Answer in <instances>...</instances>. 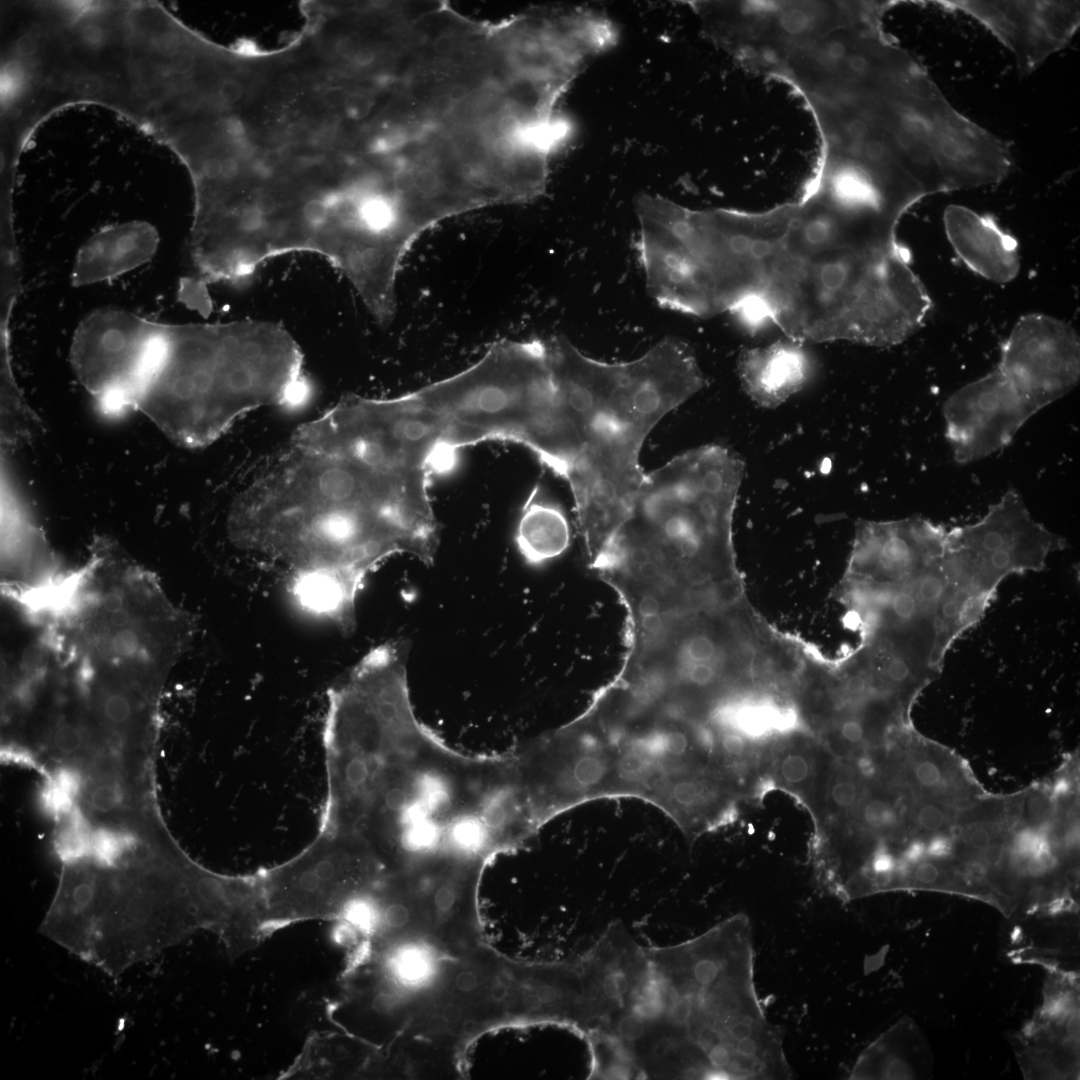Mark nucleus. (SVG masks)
<instances>
[{
	"label": "nucleus",
	"mask_w": 1080,
	"mask_h": 1080,
	"mask_svg": "<svg viewBox=\"0 0 1080 1080\" xmlns=\"http://www.w3.org/2000/svg\"><path fill=\"white\" fill-rule=\"evenodd\" d=\"M429 485L290 440L236 496L228 536L286 565L287 591L303 611L352 632L358 596L381 563L407 554L433 564L439 530Z\"/></svg>",
	"instance_id": "1"
},
{
	"label": "nucleus",
	"mask_w": 1080,
	"mask_h": 1080,
	"mask_svg": "<svg viewBox=\"0 0 1080 1080\" xmlns=\"http://www.w3.org/2000/svg\"><path fill=\"white\" fill-rule=\"evenodd\" d=\"M646 953L661 1011L645 1029V1067L673 1078H792L782 1033L767 1019L756 990L747 916L735 915L694 939Z\"/></svg>",
	"instance_id": "2"
},
{
	"label": "nucleus",
	"mask_w": 1080,
	"mask_h": 1080,
	"mask_svg": "<svg viewBox=\"0 0 1080 1080\" xmlns=\"http://www.w3.org/2000/svg\"><path fill=\"white\" fill-rule=\"evenodd\" d=\"M565 431L569 484L584 548L601 547L626 516L646 473L652 429L682 405L680 390L644 358L604 362L565 336L545 339Z\"/></svg>",
	"instance_id": "3"
},
{
	"label": "nucleus",
	"mask_w": 1080,
	"mask_h": 1080,
	"mask_svg": "<svg viewBox=\"0 0 1080 1080\" xmlns=\"http://www.w3.org/2000/svg\"><path fill=\"white\" fill-rule=\"evenodd\" d=\"M307 394L301 349L279 324L163 323L136 409L175 443L199 448L251 412L293 406Z\"/></svg>",
	"instance_id": "4"
},
{
	"label": "nucleus",
	"mask_w": 1080,
	"mask_h": 1080,
	"mask_svg": "<svg viewBox=\"0 0 1080 1080\" xmlns=\"http://www.w3.org/2000/svg\"><path fill=\"white\" fill-rule=\"evenodd\" d=\"M745 474L730 448L707 444L646 473L622 522L590 563L613 586L683 591L731 572V521Z\"/></svg>",
	"instance_id": "5"
},
{
	"label": "nucleus",
	"mask_w": 1080,
	"mask_h": 1080,
	"mask_svg": "<svg viewBox=\"0 0 1080 1080\" xmlns=\"http://www.w3.org/2000/svg\"><path fill=\"white\" fill-rule=\"evenodd\" d=\"M69 580L54 614L67 660L88 676L158 686L192 639V617L108 541Z\"/></svg>",
	"instance_id": "6"
},
{
	"label": "nucleus",
	"mask_w": 1080,
	"mask_h": 1080,
	"mask_svg": "<svg viewBox=\"0 0 1080 1080\" xmlns=\"http://www.w3.org/2000/svg\"><path fill=\"white\" fill-rule=\"evenodd\" d=\"M443 421L449 446L503 440L541 461L554 447L557 389L545 340H500L470 367L413 391Z\"/></svg>",
	"instance_id": "7"
},
{
	"label": "nucleus",
	"mask_w": 1080,
	"mask_h": 1080,
	"mask_svg": "<svg viewBox=\"0 0 1080 1080\" xmlns=\"http://www.w3.org/2000/svg\"><path fill=\"white\" fill-rule=\"evenodd\" d=\"M638 253L649 295L663 308L709 317L740 303L731 209L693 210L668 198L636 200Z\"/></svg>",
	"instance_id": "8"
},
{
	"label": "nucleus",
	"mask_w": 1080,
	"mask_h": 1080,
	"mask_svg": "<svg viewBox=\"0 0 1080 1080\" xmlns=\"http://www.w3.org/2000/svg\"><path fill=\"white\" fill-rule=\"evenodd\" d=\"M291 440L407 477L431 478L450 469L456 455L441 418L413 392L393 398L345 396L301 425Z\"/></svg>",
	"instance_id": "9"
},
{
	"label": "nucleus",
	"mask_w": 1080,
	"mask_h": 1080,
	"mask_svg": "<svg viewBox=\"0 0 1080 1080\" xmlns=\"http://www.w3.org/2000/svg\"><path fill=\"white\" fill-rule=\"evenodd\" d=\"M268 934L308 920H336L387 871L360 838L326 829L292 859L259 873Z\"/></svg>",
	"instance_id": "10"
},
{
	"label": "nucleus",
	"mask_w": 1080,
	"mask_h": 1080,
	"mask_svg": "<svg viewBox=\"0 0 1080 1080\" xmlns=\"http://www.w3.org/2000/svg\"><path fill=\"white\" fill-rule=\"evenodd\" d=\"M519 787L538 830L582 804L623 798L616 751L584 712L512 755Z\"/></svg>",
	"instance_id": "11"
},
{
	"label": "nucleus",
	"mask_w": 1080,
	"mask_h": 1080,
	"mask_svg": "<svg viewBox=\"0 0 1080 1080\" xmlns=\"http://www.w3.org/2000/svg\"><path fill=\"white\" fill-rule=\"evenodd\" d=\"M163 323L120 308H99L76 327L71 367L101 413L136 409L160 348Z\"/></svg>",
	"instance_id": "12"
},
{
	"label": "nucleus",
	"mask_w": 1080,
	"mask_h": 1080,
	"mask_svg": "<svg viewBox=\"0 0 1080 1080\" xmlns=\"http://www.w3.org/2000/svg\"><path fill=\"white\" fill-rule=\"evenodd\" d=\"M1066 540L1033 519L1020 493L1009 487L978 522L947 530L943 562L950 574L992 599L1011 574L1038 572Z\"/></svg>",
	"instance_id": "13"
},
{
	"label": "nucleus",
	"mask_w": 1080,
	"mask_h": 1080,
	"mask_svg": "<svg viewBox=\"0 0 1080 1080\" xmlns=\"http://www.w3.org/2000/svg\"><path fill=\"white\" fill-rule=\"evenodd\" d=\"M1038 412L1080 377V342L1069 324L1040 313L1022 316L1001 348L997 367Z\"/></svg>",
	"instance_id": "14"
},
{
	"label": "nucleus",
	"mask_w": 1080,
	"mask_h": 1080,
	"mask_svg": "<svg viewBox=\"0 0 1080 1080\" xmlns=\"http://www.w3.org/2000/svg\"><path fill=\"white\" fill-rule=\"evenodd\" d=\"M960 12L987 29L1012 54L1021 77L1064 49L1080 26V2L1059 0H925Z\"/></svg>",
	"instance_id": "15"
},
{
	"label": "nucleus",
	"mask_w": 1080,
	"mask_h": 1080,
	"mask_svg": "<svg viewBox=\"0 0 1080 1080\" xmlns=\"http://www.w3.org/2000/svg\"><path fill=\"white\" fill-rule=\"evenodd\" d=\"M942 412L955 460L965 464L1004 448L1037 411L996 368L950 395Z\"/></svg>",
	"instance_id": "16"
},
{
	"label": "nucleus",
	"mask_w": 1080,
	"mask_h": 1080,
	"mask_svg": "<svg viewBox=\"0 0 1080 1080\" xmlns=\"http://www.w3.org/2000/svg\"><path fill=\"white\" fill-rule=\"evenodd\" d=\"M947 530L922 517L889 522L861 521L850 560L857 585L903 583L943 558Z\"/></svg>",
	"instance_id": "17"
},
{
	"label": "nucleus",
	"mask_w": 1080,
	"mask_h": 1080,
	"mask_svg": "<svg viewBox=\"0 0 1080 1080\" xmlns=\"http://www.w3.org/2000/svg\"><path fill=\"white\" fill-rule=\"evenodd\" d=\"M576 964L582 985L580 1027L590 1032L628 1008L649 961L646 949L615 924Z\"/></svg>",
	"instance_id": "18"
},
{
	"label": "nucleus",
	"mask_w": 1080,
	"mask_h": 1080,
	"mask_svg": "<svg viewBox=\"0 0 1080 1080\" xmlns=\"http://www.w3.org/2000/svg\"><path fill=\"white\" fill-rule=\"evenodd\" d=\"M741 799L722 775L704 770L682 772L658 781L644 801L663 811L685 836L694 840L731 822Z\"/></svg>",
	"instance_id": "19"
},
{
	"label": "nucleus",
	"mask_w": 1080,
	"mask_h": 1080,
	"mask_svg": "<svg viewBox=\"0 0 1080 1080\" xmlns=\"http://www.w3.org/2000/svg\"><path fill=\"white\" fill-rule=\"evenodd\" d=\"M946 237L973 272L996 283H1008L1020 270L1017 240L988 214L951 204L943 214Z\"/></svg>",
	"instance_id": "20"
},
{
	"label": "nucleus",
	"mask_w": 1080,
	"mask_h": 1080,
	"mask_svg": "<svg viewBox=\"0 0 1080 1080\" xmlns=\"http://www.w3.org/2000/svg\"><path fill=\"white\" fill-rule=\"evenodd\" d=\"M767 745L763 762L765 789H781L809 809L817 825L828 775L835 756L821 740L804 733L782 735Z\"/></svg>",
	"instance_id": "21"
},
{
	"label": "nucleus",
	"mask_w": 1080,
	"mask_h": 1080,
	"mask_svg": "<svg viewBox=\"0 0 1080 1080\" xmlns=\"http://www.w3.org/2000/svg\"><path fill=\"white\" fill-rule=\"evenodd\" d=\"M158 246L157 230L146 222L104 228L78 249L71 283L81 287L116 279L149 262Z\"/></svg>",
	"instance_id": "22"
},
{
	"label": "nucleus",
	"mask_w": 1080,
	"mask_h": 1080,
	"mask_svg": "<svg viewBox=\"0 0 1080 1080\" xmlns=\"http://www.w3.org/2000/svg\"><path fill=\"white\" fill-rule=\"evenodd\" d=\"M737 368L749 398L761 407L776 408L808 383L813 363L803 343L788 338L743 350Z\"/></svg>",
	"instance_id": "23"
},
{
	"label": "nucleus",
	"mask_w": 1080,
	"mask_h": 1080,
	"mask_svg": "<svg viewBox=\"0 0 1080 1080\" xmlns=\"http://www.w3.org/2000/svg\"><path fill=\"white\" fill-rule=\"evenodd\" d=\"M2 510V561L5 574L10 573L15 580L24 575L48 570L42 568L52 564L51 553L47 549L43 535L24 509L12 483L2 471L1 480Z\"/></svg>",
	"instance_id": "24"
},
{
	"label": "nucleus",
	"mask_w": 1080,
	"mask_h": 1080,
	"mask_svg": "<svg viewBox=\"0 0 1080 1080\" xmlns=\"http://www.w3.org/2000/svg\"><path fill=\"white\" fill-rule=\"evenodd\" d=\"M515 541L522 557L540 565L562 555L570 544V529L562 509L536 485L523 506Z\"/></svg>",
	"instance_id": "25"
},
{
	"label": "nucleus",
	"mask_w": 1080,
	"mask_h": 1080,
	"mask_svg": "<svg viewBox=\"0 0 1080 1080\" xmlns=\"http://www.w3.org/2000/svg\"><path fill=\"white\" fill-rule=\"evenodd\" d=\"M867 788L847 758L835 757L828 775L818 832L825 840L843 832Z\"/></svg>",
	"instance_id": "26"
},
{
	"label": "nucleus",
	"mask_w": 1080,
	"mask_h": 1080,
	"mask_svg": "<svg viewBox=\"0 0 1080 1080\" xmlns=\"http://www.w3.org/2000/svg\"><path fill=\"white\" fill-rule=\"evenodd\" d=\"M905 821L901 800L889 785L868 788L843 832L865 840L892 839Z\"/></svg>",
	"instance_id": "27"
},
{
	"label": "nucleus",
	"mask_w": 1080,
	"mask_h": 1080,
	"mask_svg": "<svg viewBox=\"0 0 1080 1080\" xmlns=\"http://www.w3.org/2000/svg\"><path fill=\"white\" fill-rule=\"evenodd\" d=\"M40 423L15 380L9 353H1V445L4 450L27 442Z\"/></svg>",
	"instance_id": "28"
},
{
	"label": "nucleus",
	"mask_w": 1080,
	"mask_h": 1080,
	"mask_svg": "<svg viewBox=\"0 0 1080 1080\" xmlns=\"http://www.w3.org/2000/svg\"><path fill=\"white\" fill-rule=\"evenodd\" d=\"M948 771L936 757L912 753L904 760L898 757L892 783L903 782L927 799L947 797Z\"/></svg>",
	"instance_id": "29"
},
{
	"label": "nucleus",
	"mask_w": 1080,
	"mask_h": 1080,
	"mask_svg": "<svg viewBox=\"0 0 1080 1080\" xmlns=\"http://www.w3.org/2000/svg\"><path fill=\"white\" fill-rule=\"evenodd\" d=\"M62 820L54 842L57 856L66 866L80 864L89 857L93 831L76 807Z\"/></svg>",
	"instance_id": "30"
},
{
	"label": "nucleus",
	"mask_w": 1080,
	"mask_h": 1080,
	"mask_svg": "<svg viewBox=\"0 0 1080 1080\" xmlns=\"http://www.w3.org/2000/svg\"><path fill=\"white\" fill-rule=\"evenodd\" d=\"M89 740V731L78 722L60 719L49 730L51 749L59 755L70 756L81 752Z\"/></svg>",
	"instance_id": "31"
},
{
	"label": "nucleus",
	"mask_w": 1080,
	"mask_h": 1080,
	"mask_svg": "<svg viewBox=\"0 0 1080 1080\" xmlns=\"http://www.w3.org/2000/svg\"><path fill=\"white\" fill-rule=\"evenodd\" d=\"M951 819V811L942 802L921 801L910 812V821L914 827L930 835L946 831Z\"/></svg>",
	"instance_id": "32"
},
{
	"label": "nucleus",
	"mask_w": 1080,
	"mask_h": 1080,
	"mask_svg": "<svg viewBox=\"0 0 1080 1080\" xmlns=\"http://www.w3.org/2000/svg\"><path fill=\"white\" fill-rule=\"evenodd\" d=\"M123 793L116 779L96 780L88 795L90 808L97 813H108L122 802Z\"/></svg>",
	"instance_id": "33"
},
{
	"label": "nucleus",
	"mask_w": 1080,
	"mask_h": 1080,
	"mask_svg": "<svg viewBox=\"0 0 1080 1080\" xmlns=\"http://www.w3.org/2000/svg\"><path fill=\"white\" fill-rule=\"evenodd\" d=\"M1055 802L1050 794L1035 790L1027 794L1023 803V820L1026 826L1038 827L1050 820Z\"/></svg>",
	"instance_id": "34"
},
{
	"label": "nucleus",
	"mask_w": 1080,
	"mask_h": 1080,
	"mask_svg": "<svg viewBox=\"0 0 1080 1080\" xmlns=\"http://www.w3.org/2000/svg\"><path fill=\"white\" fill-rule=\"evenodd\" d=\"M40 801L45 812L54 818L62 819L75 808V798L50 779L41 791Z\"/></svg>",
	"instance_id": "35"
},
{
	"label": "nucleus",
	"mask_w": 1080,
	"mask_h": 1080,
	"mask_svg": "<svg viewBox=\"0 0 1080 1080\" xmlns=\"http://www.w3.org/2000/svg\"><path fill=\"white\" fill-rule=\"evenodd\" d=\"M995 828L996 826H993L990 822H988V824L980 823L978 825L969 826L968 830L962 834L964 842L973 850L980 852L993 843L994 837L997 834Z\"/></svg>",
	"instance_id": "36"
},
{
	"label": "nucleus",
	"mask_w": 1080,
	"mask_h": 1080,
	"mask_svg": "<svg viewBox=\"0 0 1080 1080\" xmlns=\"http://www.w3.org/2000/svg\"><path fill=\"white\" fill-rule=\"evenodd\" d=\"M954 850V837L950 833H946V831L931 834L928 841H926L927 858L934 860L946 859L953 854Z\"/></svg>",
	"instance_id": "37"
},
{
	"label": "nucleus",
	"mask_w": 1080,
	"mask_h": 1080,
	"mask_svg": "<svg viewBox=\"0 0 1080 1080\" xmlns=\"http://www.w3.org/2000/svg\"><path fill=\"white\" fill-rule=\"evenodd\" d=\"M50 780L75 799L80 794L83 786L81 773L71 766L60 767L52 774Z\"/></svg>",
	"instance_id": "38"
},
{
	"label": "nucleus",
	"mask_w": 1080,
	"mask_h": 1080,
	"mask_svg": "<svg viewBox=\"0 0 1080 1080\" xmlns=\"http://www.w3.org/2000/svg\"><path fill=\"white\" fill-rule=\"evenodd\" d=\"M881 1077L885 1079H908L911 1077V1069L908 1063L899 1056H889L884 1060Z\"/></svg>",
	"instance_id": "39"
},
{
	"label": "nucleus",
	"mask_w": 1080,
	"mask_h": 1080,
	"mask_svg": "<svg viewBox=\"0 0 1080 1080\" xmlns=\"http://www.w3.org/2000/svg\"><path fill=\"white\" fill-rule=\"evenodd\" d=\"M910 875L915 883L929 885L939 879L940 870L935 863L923 860L914 866Z\"/></svg>",
	"instance_id": "40"
},
{
	"label": "nucleus",
	"mask_w": 1080,
	"mask_h": 1080,
	"mask_svg": "<svg viewBox=\"0 0 1080 1080\" xmlns=\"http://www.w3.org/2000/svg\"><path fill=\"white\" fill-rule=\"evenodd\" d=\"M1006 849L1000 843H991L980 851V859L988 868H999L1005 860Z\"/></svg>",
	"instance_id": "41"
},
{
	"label": "nucleus",
	"mask_w": 1080,
	"mask_h": 1080,
	"mask_svg": "<svg viewBox=\"0 0 1080 1080\" xmlns=\"http://www.w3.org/2000/svg\"><path fill=\"white\" fill-rule=\"evenodd\" d=\"M243 93L244 88L242 84L232 79L224 81L220 88L222 98L229 103H235L240 100Z\"/></svg>",
	"instance_id": "42"
},
{
	"label": "nucleus",
	"mask_w": 1080,
	"mask_h": 1080,
	"mask_svg": "<svg viewBox=\"0 0 1080 1080\" xmlns=\"http://www.w3.org/2000/svg\"><path fill=\"white\" fill-rule=\"evenodd\" d=\"M964 873L969 879L981 882L988 875V867L980 858L972 859L964 865Z\"/></svg>",
	"instance_id": "43"
},
{
	"label": "nucleus",
	"mask_w": 1080,
	"mask_h": 1080,
	"mask_svg": "<svg viewBox=\"0 0 1080 1080\" xmlns=\"http://www.w3.org/2000/svg\"><path fill=\"white\" fill-rule=\"evenodd\" d=\"M358 46V42L352 36L341 37L335 45V51L342 59H350Z\"/></svg>",
	"instance_id": "44"
},
{
	"label": "nucleus",
	"mask_w": 1080,
	"mask_h": 1080,
	"mask_svg": "<svg viewBox=\"0 0 1080 1080\" xmlns=\"http://www.w3.org/2000/svg\"><path fill=\"white\" fill-rule=\"evenodd\" d=\"M3 756L5 757L6 760H10V761H12L14 763L25 764V765H33V764H35L34 757L31 754H29L28 751L23 750L21 748L15 749V748L11 747L9 750L5 749L4 752H3Z\"/></svg>",
	"instance_id": "45"
},
{
	"label": "nucleus",
	"mask_w": 1080,
	"mask_h": 1080,
	"mask_svg": "<svg viewBox=\"0 0 1080 1080\" xmlns=\"http://www.w3.org/2000/svg\"><path fill=\"white\" fill-rule=\"evenodd\" d=\"M277 84L282 91L294 92L299 86V80L295 74L286 72L278 78Z\"/></svg>",
	"instance_id": "46"
},
{
	"label": "nucleus",
	"mask_w": 1080,
	"mask_h": 1080,
	"mask_svg": "<svg viewBox=\"0 0 1080 1080\" xmlns=\"http://www.w3.org/2000/svg\"><path fill=\"white\" fill-rule=\"evenodd\" d=\"M1067 1032L1070 1036L1078 1037L1079 1035V1018L1078 1016H1072L1067 1024Z\"/></svg>",
	"instance_id": "47"
}]
</instances>
